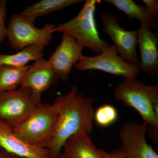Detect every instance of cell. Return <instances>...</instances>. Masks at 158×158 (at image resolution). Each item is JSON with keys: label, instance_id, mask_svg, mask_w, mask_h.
<instances>
[{"label": "cell", "instance_id": "3957f363", "mask_svg": "<svg viewBox=\"0 0 158 158\" xmlns=\"http://www.w3.org/2000/svg\"><path fill=\"white\" fill-rule=\"evenodd\" d=\"M101 1L86 0L81 10L73 19L59 24L55 32L69 34L83 48H87L97 55L105 52L110 45L99 35L95 18L96 5Z\"/></svg>", "mask_w": 158, "mask_h": 158}, {"label": "cell", "instance_id": "d6986e66", "mask_svg": "<svg viewBox=\"0 0 158 158\" xmlns=\"http://www.w3.org/2000/svg\"><path fill=\"white\" fill-rule=\"evenodd\" d=\"M118 117L117 110L111 105H103L94 111V120L102 127H108L113 124Z\"/></svg>", "mask_w": 158, "mask_h": 158}, {"label": "cell", "instance_id": "6da1fadb", "mask_svg": "<svg viewBox=\"0 0 158 158\" xmlns=\"http://www.w3.org/2000/svg\"><path fill=\"white\" fill-rule=\"evenodd\" d=\"M93 99L79 92L76 86L65 95H58L53 104L58 111L56 134L48 149L51 158L61 152L65 141L80 131H93L94 111Z\"/></svg>", "mask_w": 158, "mask_h": 158}, {"label": "cell", "instance_id": "ba28073f", "mask_svg": "<svg viewBox=\"0 0 158 158\" xmlns=\"http://www.w3.org/2000/svg\"><path fill=\"white\" fill-rule=\"evenodd\" d=\"M102 31L114 43L119 56L127 62L138 66L139 62L137 45L138 31H127L120 27L118 16L112 11H104L101 15Z\"/></svg>", "mask_w": 158, "mask_h": 158}, {"label": "cell", "instance_id": "9c48e42d", "mask_svg": "<svg viewBox=\"0 0 158 158\" xmlns=\"http://www.w3.org/2000/svg\"><path fill=\"white\" fill-rule=\"evenodd\" d=\"M147 127L136 122L125 123L119 135L126 158H158L157 153L146 139Z\"/></svg>", "mask_w": 158, "mask_h": 158}, {"label": "cell", "instance_id": "8992f818", "mask_svg": "<svg viewBox=\"0 0 158 158\" xmlns=\"http://www.w3.org/2000/svg\"><path fill=\"white\" fill-rule=\"evenodd\" d=\"M55 27L53 24L48 23L42 28H37L34 23L15 14L11 16L7 27V37L10 46L17 51L33 45L44 48L49 44Z\"/></svg>", "mask_w": 158, "mask_h": 158}, {"label": "cell", "instance_id": "7402d4cb", "mask_svg": "<svg viewBox=\"0 0 158 158\" xmlns=\"http://www.w3.org/2000/svg\"><path fill=\"white\" fill-rule=\"evenodd\" d=\"M144 6L152 15L156 16L158 13V0H143Z\"/></svg>", "mask_w": 158, "mask_h": 158}, {"label": "cell", "instance_id": "277c9868", "mask_svg": "<svg viewBox=\"0 0 158 158\" xmlns=\"http://www.w3.org/2000/svg\"><path fill=\"white\" fill-rule=\"evenodd\" d=\"M58 117L53 104L42 103L23 124L13 128L14 134L27 144L48 149L56 134Z\"/></svg>", "mask_w": 158, "mask_h": 158}, {"label": "cell", "instance_id": "52a82bcc", "mask_svg": "<svg viewBox=\"0 0 158 158\" xmlns=\"http://www.w3.org/2000/svg\"><path fill=\"white\" fill-rule=\"evenodd\" d=\"M75 67L81 71H101L124 79L137 78L140 73L137 65L127 62L118 55L114 44L97 56H83Z\"/></svg>", "mask_w": 158, "mask_h": 158}, {"label": "cell", "instance_id": "cb8c5ba5", "mask_svg": "<svg viewBox=\"0 0 158 158\" xmlns=\"http://www.w3.org/2000/svg\"><path fill=\"white\" fill-rule=\"evenodd\" d=\"M54 158H65L63 155V153L60 152Z\"/></svg>", "mask_w": 158, "mask_h": 158}, {"label": "cell", "instance_id": "ac0fdd59", "mask_svg": "<svg viewBox=\"0 0 158 158\" xmlns=\"http://www.w3.org/2000/svg\"><path fill=\"white\" fill-rule=\"evenodd\" d=\"M28 66L17 67L0 65V92L15 90L20 85Z\"/></svg>", "mask_w": 158, "mask_h": 158}, {"label": "cell", "instance_id": "44dd1931", "mask_svg": "<svg viewBox=\"0 0 158 158\" xmlns=\"http://www.w3.org/2000/svg\"><path fill=\"white\" fill-rule=\"evenodd\" d=\"M100 151L102 158H126L121 148L114 150L110 152L102 149H100Z\"/></svg>", "mask_w": 158, "mask_h": 158}, {"label": "cell", "instance_id": "ffe728a7", "mask_svg": "<svg viewBox=\"0 0 158 158\" xmlns=\"http://www.w3.org/2000/svg\"><path fill=\"white\" fill-rule=\"evenodd\" d=\"M7 13V2L0 1V43L7 37V27L5 24Z\"/></svg>", "mask_w": 158, "mask_h": 158}, {"label": "cell", "instance_id": "4fadbf2b", "mask_svg": "<svg viewBox=\"0 0 158 158\" xmlns=\"http://www.w3.org/2000/svg\"><path fill=\"white\" fill-rule=\"evenodd\" d=\"M158 34L141 26L138 31V43L141 52L138 67L140 72L151 77L158 75Z\"/></svg>", "mask_w": 158, "mask_h": 158}, {"label": "cell", "instance_id": "9a60e30c", "mask_svg": "<svg viewBox=\"0 0 158 158\" xmlns=\"http://www.w3.org/2000/svg\"><path fill=\"white\" fill-rule=\"evenodd\" d=\"M123 11L129 20H138L141 26L151 30L157 27L156 16L152 15L145 6L138 5L133 0H104Z\"/></svg>", "mask_w": 158, "mask_h": 158}, {"label": "cell", "instance_id": "7a4b0ae2", "mask_svg": "<svg viewBox=\"0 0 158 158\" xmlns=\"http://www.w3.org/2000/svg\"><path fill=\"white\" fill-rule=\"evenodd\" d=\"M117 100L136 110L148 128L158 131V85H148L137 78L123 80L114 89Z\"/></svg>", "mask_w": 158, "mask_h": 158}, {"label": "cell", "instance_id": "5bb4252c", "mask_svg": "<svg viewBox=\"0 0 158 158\" xmlns=\"http://www.w3.org/2000/svg\"><path fill=\"white\" fill-rule=\"evenodd\" d=\"M65 158H102L89 135L83 131L70 137L63 145Z\"/></svg>", "mask_w": 158, "mask_h": 158}, {"label": "cell", "instance_id": "603a6c76", "mask_svg": "<svg viewBox=\"0 0 158 158\" xmlns=\"http://www.w3.org/2000/svg\"><path fill=\"white\" fill-rule=\"evenodd\" d=\"M0 158H20L19 157L6 152L3 148H0Z\"/></svg>", "mask_w": 158, "mask_h": 158}, {"label": "cell", "instance_id": "7c38bea8", "mask_svg": "<svg viewBox=\"0 0 158 158\" xmlns=\"http://www.w3.org/2000/svg\"><path fill=\"white\" fill-rule=\"evenodd\" d=\"M0 148L19 157L51 158L49 150L32 146L20 139L13 128L0 119Z\"/></svg>", "mask_w": 158, "mask_h": 158}, {"label": "cell", "instance_id": "30bf717a", "mask_svg": "<svg viewBox=\"0 0 158 158\" xmlns=\"http://www.w3.org/2000/svg\"><path fill=\"white\" fill-rule=\"evenodd\" d=\"M83 50L73 36L62 34V41L48 60L59 80L65 82L68 80L73 66L84 56Z\"/></svg>", "mask_w": 158, "mask_h": 158}, {"label": "cell", "instance_id": "5b68a950", "mask_svg": "<svg viewBox=\"0 0 158 158\" xmlns=\"http://www.w3.org/2000/svg\"><path fill=\"white\" fill-rule=\"evenodd\" d=\"M42 103L34 96L30 88L0 92V119L13 128L18 127Z\"/></svg>", "mask_w": 158, "mask_h": 158}, {"label": "cell", "instance_id": "8fae6325", "mask_svg": "<svg viewBox=\"0 0 158 158\" xmlns=\"http://www.w3.org/2000/svg\"><path fill=\"white\" fill-rule=\"evenodd\" d=\"M59 81L48 61L42 58L29 65L20 87L30 88L36 98L41 99L43 92L58 85Z\"/></svg>", "mask_w": 158, "mask_h": 158}, {"label": "cell", "instance_id": "2e32d148", "mask_svg": "<svg viewBox=\"0 0 158 158\" xmlns=\"http://www.w3.org/2000/svg\"><path fill=\"white\" fill-rule=\"evenodd\" d=\"M83 2L81 0H40L28 6L19 15L24 19L34 23L37 18Z\"/></svg>", "mask_w": 158, "mask_h": 158}, {"label": "cell", "instance_id": "e0dca14e", "mask_svg": "<svg viewBox=\"0 0 158 158\" xmlns=\"http://www.w3.org/2000/svg\"><path fill=\"white\" fill-rule=\"evenodd\" d=\"M44 48L37 45L29 46L17 53L4 55L0 53V65H6L22 67L27 65L30 61H36L44 56Z\"/></svg>", "mask_w": 158, "mask_h": 158}]
</instances>
